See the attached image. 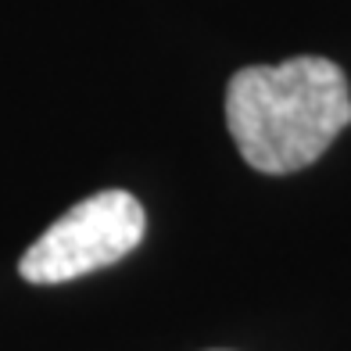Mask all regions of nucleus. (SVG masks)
I'll list each match as a JSON object with an SVG mask.
<instances>
[{"label": "nucleus", "mask_w": 351, "mask_h": 351, "mask_svg": "<svg viewBox=\"0 0 351 351\" xmlns=\"http://www.w3.org/2000/svg\"><path fill=\"white\" fill-rule=\"evenodd\" d=\"M147 230L143 204L130 190H101L69 208L22 254L19 273L29 283H69L125 258Z\"/></svg>", "instance_id": "2"}, {"label": "nucleus", "mask_w": 351, "mask_h": 351, "mask_svg": "<svg viewBox=\"0 0 351 351\" xmlns=\"http://www.w3.org/2000/svg\"><path fill=\"white\" fill-rule=\"evenodd\" d=\"M348 122V79L326 58L251 65L226 86V125L237 151L251 169L269 176L308 169Z\"/></svg>", "instance_id": "1"}]
</instances>
